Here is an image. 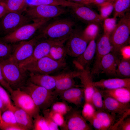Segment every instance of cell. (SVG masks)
Returning <instances> with one entry per match:
<instances>
[{"label": "cell", "mask_w": 130, "mask_h": 130, "mask_svg": "<svg viewBox=\"0 0 130 130\" xmlns=\"http://www.w3.org/2000/svg\"><path fill=\"white\" fill-rule=\"evenodd\" d=\"M98 7L100 15L103 20L108 17L114 9L113 2L105 4Z\"/></svg>", "instance_id": "cell-41"}, {"label": "cell", "mask_w": 130, "mask_h": 130, "mask_svg": "<svg viewBox=\"0 0 130 130\" xmlns=\"http://www.w3.org/2000/svg\"><path fill=\"white\" fill-rule=\"evenodd\" d=\"M66 0L72 2L83 4L86 5L84 0Z\"/></svg>", "instance_id": "cell-52"}, {"label": "cell", "mask_w": 130, "mask_h": 130, "mask_svg": "<svg viewBox=\"0 0 130 130\" xmlns=\"http://www.w3.org/2000/svg\"><path fill=\"white\" fill-rule=\"evenodd\" d=\"M66 65L65 60H56L47 56L22 68L30 73L50 75L64 68Z\"/></svg>", "instance_id": "cell-6"}, {"label": "cell", "mask_w": 130, "mask_h": 130, "mask_svg": "<svg viewBox=\"0 0 130 130\" xmlns=\"http://www.w3.org/2000/svg\"><path fill=\"white\" fill-rule=\"evenodd\" d=\"M96 111L91 103L84 102L81 112L85 120L90 123L95 116Z\"/></svg>", "instance_id": "cell-36"}, {"label": "cell", "mask_w": 130, "mask_h": 130, "mask_svg": "<svg viewBox=\"0 0 130 130\" xmlns=\"http://www.w3.org/2000/svg\"><path fill=\"white\" fill-rule=\"evenodd\" d=\"M86 5L89 6L91 4L96 5L95 0H84Z\"/></svg>", "instance_id": "cell-51"}, {"label": "cell", "mask_w": 130, "mask_h": 130, "mask_svg": "<svg viewBox=\"0 0 130 130\" xmlns=\"http://www.w3.org/2000/svg\"><path fill=\"white\" fill-rule=\"evenodd\" d=\"M1 113L0 111V122H2L3 121L1 118Z\"/></svg>", "instance_id": "cell-53"}, {"label": "cell", "mask_w": 130, "mask_h": 130, "mask_svg": "<svg viewBox=\"0 0 130 130\" xmlns=\"http://www.w3.org/2000/svg\"><path fill=\"white\" fill-rule=\"evenodd\" d=\"M0 22L1 30L6 35L15 31L21 26L29 23L31 20L20 13L8 12L2 17Z\"/></svg>", "instance_id": "cell-11"}, {"label": "cell", "mask_w": 130, "mask_h": 130, "mask_svg": "<svg viewBox=\"0 0 130 130\" xmlns=\"http://www.w3.org/2000/svg\"><path fill=\"white\" fill-rule=\"evenodd\" d=\"M10 93L15 106L26 111L32 118L39 114L40 110L27 93L20 88L13 90Z\"/></svg>", "instance_id": "cell-9"}, {"label": "cell", "mask_w": 130, "mask_h": 130, "mask_svg": "<svg viewBox=\"0 0 130 130\" xmlns=\"http://www.w3.org/2000/svg\"><path fill=\"white\" fill-rule=\"evenodd\" d=\"M28 80L38 85L51 91L54 90L55 80L54 76L30 73Z\"/></svg>", "instance_id": "cell-23"}, {"label": "cell", "mask_w": 130, "mask_h": 130, "mask_svg": "<svg viewBox=\"0 0 130 130\" xmlns=\"http://www.w3.org/2000/svg\"><path fill=\"white\" fill-rule=\"evenodd\" d=\"M8 12L6 7L0 3V18Z\"/></svg>", "instance_id": "cell-49"}, {"label": "cell", "mask_w": 130, "mask_h": 130, "mask_svg": "<svg viewBox=\"0 0 130 130\" xmlns=\"http://www.w3.org/2000/svg\"><path fill=\"white\" fill-rule=\"evenodd\" d=\"M114 0H95L96 5L98 7L105 4L113 2Z\"/></svg>", "instance_id": "cell-48"}, {"label": "cell", "mask_w": 130, "mask_h": 130, "mask_svg": "<svg viewBox=\"0 0 130 130\" xmlns=\"http://www.w3.org/2000/svg\"><path fill=\"white\" fill-rule=\"evenodd\" d=\"M0 3L3 5L9 12L20 13L24 10L26 6V0H3Z\"/></svg>", "instance_id": "cell-30"}, {"label": "cell", "mask_w": 130, "mask_h": 130, "mask_svg": "<svg viewBox=\"0 0 130 130\" xmlns=\"http://www.w3.org/2000/svg\"><path fill=\"white\" fill-rule=\"evenodd\" d=\"M20 89L28 94L40 110L42 111L50 107L56 101L58 96L54 91L36 85L29 80Z\"/></svg>", "instance_id": "cell-2"}, {"label": "cell", "mask_w": 130, "mask_h": 130, "mask_svg": "<svg viewBox=\"0 0 130 130\" xmlns=\"http://www.w3.org/2000/svg\"><path fill=\"white\" fill-rule=\"evenodd\" d=\"M33 121L34 130H49L46 120L44 116L38 114Z\"/></svg>", "instance_id": "cell-40"}, {"label": "cell", "mask_w": 130, "mask_h": 130, "mask_svg": "<svg viewBox=\"0 0 130 130\" xmlns=\"http://www.w3.org/2000/svg\"><path fill=\"white\" fill-rule=\"evenodd\" d=\"M117 76L122 78H130V60L122 58L118 59L116 71Z\"/></svg>", "instance_id": "cell-31"}, {"label": "cell", "mask_w": 130, "mask_h": 130, "mask_svg": "<svg viewBox=\"0 0 130 130\" xmlns=\"http://www.w3.org/2000/svg\"><path fill=\"white\" fill-rule=\"evenodd\" d=\"M110 36L104 33L96 43L95 59L91 72V75L98 74L100 72V64L103 57L112 51Z\"/></svg>", "instance_id": "cell-13"}, {"label": "cell", "mask_w": 130, "mask_h": 130, "mask_svg": "<svg viewBox=\"0 0 130 130\" xmlns=\"http://www.w3.org/2000/svg\"><path fill=\"white\" fill-rule=\"evenodd\" d=\"M51 20L43 19L33 21L31 23L24 25L15 31L6 35L0 40L10 44L26 40L31 38Z\"/></svg>", "instance_id": "cell-5"}, {"label": "cell", "mask_w": 130, "mask_h": 130, "mask_svg": "<svg viewBox=\"0 0 130 130\" xmlns=\"http://www.w3.org/2000/svg\"><path fill=\"white\" fill-rule=\"evenodd\" d=\"M90 103L97 110H104L103 97L101 90L95 87Z\"/></svg>", "instance_id": "cell-32"}, {"label": "cell", "mask_w": 130, "mask_h": 130, "mask_svg": "<svg viewBox=\"0 0 130 130\" xmlns=\"http://www.w3.org/2000/svg\"><path fill=\"white\" fill-rule=\"evenodd\" d=\"M3 0H0V3L2 2Z\"/></svg>", "instance_id": "cell-54"}, {"label": "cell", "mask_w": 130, "mask_h": 130, "mask_svg": "<svg viewBox=\"0 0 130 130\" xmlns=\"http://www.w3.org/2000/svg\"><path fill=\"white\" fill-rule=\"evenodd\" d=\"M9 109L13 112L18 125L24 129L25 130L33 129L32 118L28 113L13 105Z\"/></svg>", "instance_id": "cell-24"}, {"label": "cell", "mask_w": 130, "mask_h": 130, "mask_svg": "<svg viewBox=\"0 0 130 130\" xmlns=\"http://www.w3.org/2000/svg\"><path fill=\"white\" fill-rule=\"evenodd\" d=\"M103 95L110 97L122 103L130 104V88L121 87L110 90H101Z\"/></svg>", "instance_id": "cell-25"}, {"label": "cell", "mask_w": 130, "mask_h": 130, "mask_svg": "<svg viewBox=\"0 0 130 130\" xmlns=\"http://www.w3.org/2000/svg\"><path fill=\"white\" fill-rule=\"evenodd\" d=\"M69 7L72 15L83 22L87 24L95 23L99 24L103 21V19L100 14L93 10L89 6L78 4Z\"/></svg>", "instance_id": "cell-12"}, {"label": "cell", "mask_w": 130, "mask_h": 130, "mask_svg": "<svg viewBox=\"0 0 130 130\" xmlns=\"http://www.w3.org/2000/svg\"><path fill=\"white\" fill-rule=\"evenodd\" d=\"M0 129L3 130H25L18 124L0 122Z\"/></svg>", "instance_id": "cell-44"}, {"label": "cell", "mask_w": 130, "mask_h": 130, "mask_svg": "<svg viewBox=\"0 0 130 130\" xmlns=\"http://www.w3.org/2000/svg\"><path fill=\"white\" fill-rule=\"evenodd\" d=\"M95 38L89 42L83 53L76 58L73 62L74 65L79 71L89 69L88 66L95 54L96 45Z\"/></svg>", "instance_id": "cell-16"}, {"label": "cell", "mask_w": 130, "mask_h": 130, "mask_svg": "<svg viewBox=\"0 0 130 130\" xmlns=\"http://www.w3.org/2000/svg\"><path fill=\"white\" fill-rule=\"evenodd\" d=\"M51 41V45L48 56L56 60H65V58L67 55L65 43L66 41L59 40Z\"/></svg>", "instance_id": "cell-26"}, {"label": "cell", "mask_w": 130, "mask_h": 130, "mask_svg": "<svg viewBox=\"0 0 130 130\" xmlns=\"http://www.w3.org/2000/svg\"><path fill=\"white\" fill-rule=\"evenodd\" d=\"M130 34V14L129 11L121 17L109 37L112 51L114 54L119 52L122 47L128 45Z\"/></svg>", "instance_id": "cell-4"}, {"label": "cell", "mask_w": 130, "mask_h": 130, "mask_svg": "<svg viewBox=\"0 0 130 130\" xmlns=\"http://www.w3.org/2000/svg\"><path fill=\"white\" fill-rule=\"evenodd\" d=\"M80 71L78 78L80 80L83 89L84 102H90L95 88L93 84L92 75L89 69Z\"/></svg>", "instance_id": "cell-21"}, {"label": "cell", "mask_w": 130, "mask_h": 130, "mask_svg": "<svg viewBox=\"0 0 130 130\" xmlns=\"http://www.w3.org/2000/svg\"><path fill=\"white\" fill-rule=\"evenodd\" d=\"M49 116L53 122L61 130H68L66 121L64 116L57 112L47 109Z\"/></svg>", "instance_id": "cell-35"}, {"label": "cell", "mask_w": 130, "mask_h": 130, "mask_svg": "<svg viewBox=\"0 0 130 130\" xmlns=\"http://www.w3.org/2000/svg\"><path fill=\"white\" fill-rule=\"evenodd\" d=\"M98 24L92 23L88 24L87 25L82 31L83 35L85 39L88 42L95 38L99 31Z\"/></svg>", "instance_id": "cell-33"}, {"label": "cell", "mask_w": 130, "mask_h": 130, "mask_svg": "<svg viewBox=\"0 0 130 130\" xmlns=\"http://www.w3.org/2000/svg\"><path fill=\"white\" fill-rule=\"evenodd\" d=\"M65 116L68 130H92L91 126L87 123L79 111L72 108Z\"/></svg>", "instance_id": "cell-15"}, {"label": "cell", "mask_w": 130, "mask_h": 130, "mask_svg": "<svg viewBox=\"0 0 130 130\" xmlns=\"http://www.w3.org/2000/svg\"><path fill=\"white\" fill-rule=\"evenodd\" d=\"M41 39L39 34L30 40L19 42L13 46V52L8 58L19 64L31 56L36 45Z\"/></svg>", "instance_id": "cell-10"}, {"label": "cell", "mask_w": 130, "mask_h": 130, "mask_svg": "<svg viewBox=\"0 0 130 130\" xmlns=\"http://www.w3.org/2000/svg\"><path fill=\"white\" fill-rule=\"evenodd\" d=\"M74 21L69 18H63L48 22L40 29L42 38L53 40L66 41L74 27Z\"/></svg>", "instance_id": "cell-1"}, {"label": "cell", "mask_w": 130, "mask_h": 130, "mask_svg": "<svg viewBox=\"0 0 130 130\" xmlns=\"http://www.w3.org/2000/svg\"><path fill=\"white\" fill-rule=\"evenodd\" d=\"M44 116L47 122L49 130H59V127L53 122L48 114L47 109L43 111Z\"/></svg>", "instance_id": "cell-45"}, {"label": "cell", "mask_w": 130, "mask_h": 130, "mask_svg": "<svg viewBox=\"0 0 130 130\" xmlns=\"http://www.w3.org/2000/svg\"><path fill=\"white\" fill-rule=\"evenodd\" d=\"M119 52L120 53L122 58L125 60L130 59V46L127 45L122 47Z\"/></svg>", "instance_id": "cell-46"}, {"label": "cell", "mask_w": 130, "mask_h": 130, "mask_svg": "<svg viewBox=\"0 0 130 130\" xmlns=\"http://www.w3.org/2000/svg\"><path fill=\"white\" fill-rule=\"evenodd\" d=\"M94 86L102 90H110L121 87L130 88V78H115L107 79H102L93 82Z\"/></svg>", "instance_id": "cell-19"}, {"label": "cell", "mask_w": 130, "mask_h": 130, "mask_svg": "<svg viewBox=\"0 0 130 130\" xmlns=\"http://www.w3.org/2000/svg\"><path fill=\"white\" fill-rule=\"evenodd\" d=\"M4 88L0 84V97L8 109H9L13 105L12 102L11 98Z\"/></svg>", "instance_id": "cell-43"}, {"label": "cell", "mask_w": 130, "mask_h": 130, "mask_svg": "<svg viewBox=\"0 0 130 130\" xmlns=\"http://www.w3.org/2000/svg\"><path fill=\"white\" fill-rule=\"evenodd\" d=\"M26 5L30 7L51 5L70 7L78 4L68 1L66 0H26Z\"/></svg>", "instance_id": "cell-28"}, {"label": "cell", "mask_w": 130, "mask_h": 130, "mask_svg": "<svg viewBox=\"0 0 130 130\" xmlns=\"http://www.w3.org/2000/svg\"><path fill=\"white\" fill-rule=\"evenodd\" d=\"M95 116L102 125L104 130H111L116 120V115L105 110H97Z\"/></svg>", "instance_id": "cell-27"}, {"label": "cell", "mask_w": 130, "mask_h": 130, "mask_svg": "<svg viewBox=\"0 0 130 130\" xmlns=\"http://www.w3.org/2000/svg\"><path fill=\"white\" fill-rule=\"evenodd\" d=\"M26 16L33 21L43 19H51L66 14L65 7L51 5H41L30 7L25 10Z\"/></svg>", "instance_id": "cell-7"}, {"label": "cell", "mask_w": 130, "mask_h": 130, "mask_svg": "<svg viewBox=\"0 0 130 130\" xmlns=\"http://www.w3.org/2000/svg\"><path fill=\"white\" fill-rule=\"evenodd\" d=\"M0 84L5 89L7 90L10 93L13 90L8 84L5 80L2 73L0 65Z\"/></svg>", "instance_id": "cell-47"}, {"label": "cell", "mask_w": 130, "mask_h": 130, "mask_svg": "<svg viewBox=\"0 0 130 130\" xmlns=\"http://www.w3.org/2000/svg\"><path fill=\"white\" fill-rule=\"evenodd\" d=\"M51 40L44 39L38 42L35 46L31 56L19 65L20 67L23 66L36 61L49 54L51 45Z\"/></svg>", "instance_id": "cell-17"}, {"label": "cell", "mask_w": 130, "mask_h": 130, "mask_svg": "<svg viewBox=\"0 0 130 130\" xmlns=\"http://www.w3.org/2000/svg\"><path fill=\"white\" fill-rule=\"evenodd\" d=\"M128 115L122 116L111 128V130H130V118L126 117Z\"/></svg>", "instance_id": "cell-37"}, {"label": "cell", "mask_w": 130, "mask_h": 130, "mask_svg": "<svg viewBox=\"0 0 130 130\" xmlns=\"http://www.w3.org/2000/svg\"><path fill=\"white\" fill-rule=\"evenodd\" d=\"M104 33L110 36L117 24V18H107L103 20Z\"/></svg>", "instance_id": "cell-39"}, {"label": "cell", "mask_w": 130, "mask_h": 130, "mask_svg": "<svg viewBox=\"0 0 130 130\" xmlns=\"http://www.w3.org/2000/svg\"><path fill=\"white\" fill-rule=\"evenodd\" d=\"M63 100L72 104L76 106L79 107L82 104L84 98L83 89L82 87H76L65 90L58 95Z\"/></svg>", "instance_id": "cell-20"}, {"label": "cell", "mask_w": 130, "mask_h": 130, "mask_svg": "<svg viewBox=\"0 0 130 130\" xmlns=\"http://www.w3.org/2000/svg\"><path fill=\"white\" fill-rule=\"evenodd\" d=\"M13 46L0 40V60L8 58L11 55Z\"/></svg>", "instance_id": "cell-38"}, {"label": "cell", "mask_w": 130, "mask_h": 130, "mask_svg": "<svg viewBox=\"0 0 130 130\" xmlns=\"http://www.w3.org/2000/svg\"><path fill=\"white\" fill-rule=\"evenodd\" d=\"M88 42L83 35L82 31L74 27L65 42L67 55L75 58L79 56L85 50Z\"/></svg>", "instance_id": "cell-8"}, {"label": "cell", "mask_w": 130, "mask_h": 130, "mask_svg": "<svg viewBox=\"0 0 130 130\" xmlns=\"http://www.w3.org/2000/svg\"><path fill=\"white\" fill-rule=\"evenodd\" d=\"M103 97L105 111L116 115L130 114V104L122 103L110 96L103 95Z\"/></svg>", "instance_id": "cell-18"}, {"label": "cell", "mask_w": 130, "mask_h": 130, "mask_svg": "<svg viewBox=\"0 0 130 130\" xmlns=\"http://www.w3.org/2000/svg\"><path fill=\"white\" fill-rule=\"evenodd\" d=\"M80 71H72L63 72L54 76L55 80L54 91L58 95L61 92L70 88L78 87L74 78L78 77Z\"/></svg>", "instance_id": "cell-14"}, {"label": "cell", "mask_w": 130, "mask_h": 130, "mask_svg": "<svg viewBox=\"0 0 130 130\" xmlns=\"http://www.w3.org/2000/svg\"><path fill=\"white\" fill-rule=\"evenodd\" d=\"M118 60L114 53L110 52L106 55L101 60L100 72L107 75L117 76Z\"/></svg>", "instance_id": "cell-22"}, {"label": "cell", "mask_w": 130, "mask_h": 130, "mask_svg": "<svg viewBox=\"0 0 130 130\" xmlns=\"http://www.w3.org/2000/svg\"><path fill=\"white\" fill-rule=\"evenodd\" d=\"M113 17L117 18L122 17L129 11L130 0H114Z\"/></svg>", "instance_id": "cell-29"}, {"label": "cell", "mask_w": 130, "mask_h": 130, "mask_svg": "<svg viewBox=\"0 0 130 130\" xmlns=\"http://www.w3.org/2000/svg\"><path fill=\"white\" fill-rule=\"evenodd\" d=\"M64 100L62 101H56L52 104L50 109L54 112L60 114L64 116H65L72 108Z\"/></svg>", "instance_id": "cell-34"}, {"label": "cell", "mask_w": 130, "mask_h": 130, "mask_svg": "<svg viewBox=\"0 0 130 130\" xmlns=\"http://www.w3.org/2000/svg\"><path fill=\"white\" fill-rule=\"evenodd\" d=\"M7 109V106L0 97V111L1 113H3Z\"/></svg>", "instance_id": "cell-50"}, {"label": "cell", "mask_w": 130, "mask_h": 130, "mask_svg": "<svg viewBox=\"0 0 130 130\" xmlns=\"http://www.w3.org/2000/svg\"><path fill=\"white\" fill-rule=\"evenodd\" d=\"M0 65L4 78L13 90L25 85L27 81L26 71L18 64L8 58L0 60Z\"/></svg>", "instance_id": "cell-3"}, {"label": "cell", "mask_w": 130, "mask_h": 130, "mask_svg": "<svg viewBox=\"0 0 130 130\" xmlns=\"http://www.w3.org/2000/svg\"><path fill=\"white\" fill-rule=\"evenodd\" d=\"M1 118L3 121L5 122L17 124L13 112L9 109H8L3 112Z\"/></svg>", "instance_id": "cell-42"}]
</instances>
